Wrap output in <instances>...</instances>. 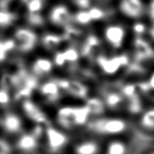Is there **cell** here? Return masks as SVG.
I'll list each match as a JSON object with an SVG mask.
<instances>
[{
  "mask_svg": "<svg viewBox=\"0 0 154 154\" xmlns=\"http://www.w3.org/2000/svg\"><path fill=\"white\" fill-rule=\"evenodd\" d=\"M92 131L101 134H118L126 128V123L120 119H99L89 125Z\"/></svg>",
  "mask_w": 154,
  "mask_h": 154,
  "instance_id": "cell-1",
  "label": "cell"
},
{
  "mask_svg": "<svg viewBox=\"0 0 154 154\" xmlns=\"http://www.w3.org/2000/svg\"><path fill=\"white\" fill-rule=\"evenodd\" d=\"M97 62L104 72L108 75H112L116 72L121 66L128 65L129 60L126 55L122 54L111 59H108L103 56H100L97 58Z\"/></svg>",
  "mask_w": 154,
  "mask_h": 154,
  "instance_id": "cell-2",
  "label": "cell"
},
{
  "mask_svg": "<svg viewBox=\"0 0 154 154\" xmlns=\"http://www.w3.org/2000/svg\"><path fill=\"white\" fill-rule=\"evenodd\" d=\"M18 48L23 52L31 51L34 48L37 41V37L34 32L26 29H20L15 33Z\"/></svg>",
  "mask_w": 154,
  "mask_h": 154,
  "instance_id": "cell-3",
  "label": "cell"
},
{
  "mask_svg": "<svg viewBox=\"0 0 154 154\" xmlns=\"http://www.w3.org/2000/svg\"><path fill=\"white\" fill-rule=\"evenodd\" d=\"M70 18L68 8L63 5H58L54 7L49 14V19L51 23L58 26L68 25Z\"/></svg>",
  "mask_w": 154,
  "mask_h": 154,
  "instance_id": "cell-4",
  "label": "cell"
},
{
  "mask_svg": "<svg viewBox=\"0 0 154 154\" xmlns=\"http://www.w3.org/2000/svg\"><path fill=\"white\" fill-rule=\"evenodd\" d=\"M49 148L52 152H56L64 146L67 142V137L56 129L49 127L46 131Z\"/></svg>",
  "mask_w": 154,
  "mask_h": 154,
  "instance_id": "cell-5",
  "label": "cell"
},
{
  "mask_svg": "<svg viewBox=\"0 0 154 154\" xmlns=\"http://www.w3.org/2000/svg\"><path fill=\"white\" fill-rule=\"evenodd\" d=\"M120 9L128 17L138 18L142 14L143 5L138 0H125L121 2Z\"/></svg>",
  "mask_w": 154,
  "mask_h": 154,
  "instance_id": "cell-6",
  "label": "cell"
},
{
  "mask_svg": "<svg viewBox=\"0 0 154 154\" xmlns=\"http://www.w3.org/2000/svg\"><path fill=\"white\" fill-rule=\"evenodd\" d=\"M125 34V30L120 26H109L105 31L107 41L115 48H119L122 45Z\"/></svg>",
  "mask_w": 154,
  "mask_h": 154,
  "instance_id": "cell-7",
  "label": "cell"
},
{
  "mask_svg": "<svg viewBox=\"0 0 154 154\" xmlns=\"http://www.w3.org/2000/svg\"><path fill=\"white\" fill-rule=\"evenodd\" d=\"M135 47V60L137 62L149 59L153 56L152 47L147 41L141 38H137L134 41Z\"/></svg>",
  "mask_w": 154,
  "mask_h": 154,
  "instance_id": "cell-8",
  "label": "cell"
},
{
  "mask_svg": "<svg viewBox=\"0 0 154 154\" xmlns=\"http://www.w3.org/2000/svg\"><path fill=\"white\" fill-rule=\"evenodd\" d=\"M23 108L27 116L35 121V122L38 123V125L41 123L45 124L48 122L45 115L40 110L39 108L35 103L31 102V101L27 100L24 101Z\"/></svg>",
  "mask_w": 154,
  "mask_h": 154,
  "instance_id": "cell-9",
  "label": "cell"
},
{
  "mask_svg": "<svg viewBox=\"0 0 154 154\" xmlns=\"http://www.w3.org/2000/svg\"><path fill=\"white\" fill-rule=\"evenodd\" d=\"M41 93L47 96L51 101H54L59 98V87L55 81L47 82L40 88Z\"/></svg>",
  "mask_w": 154,
  "mask_h": 154,
  "instance_id": "cell-10",
  "label": "cell"
},
{
  "mask_svg": "<svg viewBox=\"0 0 154 154\" xmlns=\"http://www.w3.org/2000/svg\"><path fill=\"white\" fill-rule=\"evenodd\" d=\"M3 125L8 133H15L21 129V120L16 115L10 114L5 117Z\"/></svg>",
  "mask_w": 154,
  "mask_h": 154,
  "instance_id": "cell-11",
  "label": "cell"
},
{
  "mask_svg": "<svg viewBox=\"0 0 154 154\" xmlns=\"http://www.w3.org/2000/svg\"><path fill=\"white\" fill-rule=\"evenodd\" d=\"M53 65L50 60L45 58L37 59L32 65V72L37 76H43L49 73Z\"/></svg>",
  "mask_w": 154,
  "mask_h": 154,
  "instance_id": "cell-12",
  "label": "cell"
},
{
  "mask_svg": "<svg viewBox=\"0 0 154 154\" xmlns=\"http://www.w3.org/2000/svg\"><path fill=\"white\" fill-rule=\"evenodd\" d=\"M67 91L74 97L84 99L87 95V88L79 81H70Z\"/></svg>",
  "mask_w": 154,
  "mask_h": 154,
  "instance_id": "cell-13",
  "label": "cell"
},
{
  "mask_svg": "<svg viewBox=\"0 0 154 154\" xmlns=\"http://www.w3.org/2000/svg\"><path fill=\"white\" fill-rule=\"evenodd\" d=\"M37 140L32 134H25L19 139L17 143L18 147L25 152L31 151L37 146Z\"/></svg>",
  "mask_w": 154,
  "mask_h": 154,
  "instance_id": "cell-14",
  "label": "cell"
},
{
  "mask_svg": "<svg viewBox=\"0 0 154 154\" xmlns=\"http://www.w3.org/2000/svg\"><path fill=\"white\" fill-rule=\"evenodd\" d=\"M90 114L89 109L87 106L81 108H75L74 111V121L77 125H82L87 122L88 116Z\"/></svg>",
  "mask_w": 154,
  "mask_h": 154,
  "instance_id": "cell-15",
  "label": "cell"
},
{
  "mask_svg": "<svg viewBox=\"0 0 154 154\" xmlns=\"http://www.w3.org/2000/svg\"><path fill=\"white\" fill-rule=\"evenodd\" d=\"M64 39L62 37L54 34H47L43 37V45L46 49L51 50L61 43Z\"/></svg>",
  "mask_w": 154,
  "mask_h": 154,
  "instance_id": "cell-16",
  "label": "cell"
},
{
  "mask_svg": "<svg viewBox=\"0 0 154 154\" xmlns=\"http://www.w3.org/2000/svg\"><path fill=\"white\" fill-rule=\"evenodd\" d=\"M86 106L89 109L90 114H101L104 112L103 103L98 98H91L87 101Z\"/></svg>",
  "mask_w": 154,
  "mask_h": 154,
  "instance_id": "cell-17",
  "label": "cell"
},
{
  "mask_svg": "<svg viewBox=\"0 0 154 154\" xmlns=\"http://www.w3.org/2000/svg\"><path fill=\"white\" fill-rule=\"evenodd\" d=\"M77 154H96L98 146L93 142H87L81 144L76 148Z\"/></svg>",
  "mask_w": 154,
  "mask_h": 154,
  "instance_id": "cell-18",
  "label": "cell"
},
{
  "mask_svg": "<svg viewBox=\"0 0 154 154\" xmlns=\"http://www.w3.org/2000/svg\"><path fill=\"white\" fill-rule=\"evenodd\" d=\"M141 125L149 130H154V109H151L143 115Z\"/></svg>",
  "mask_w": 154,
  "mask_h": 154,
  "instance_id": "cell-19",
  "label": "cell"
},
{
  "mask_svg": "<svg viewBox=\"0 0 154 154\" xmlns=\"http://www.w3.org/2000/svg\"><path fill=\"white\" fill-rule=\"evenodd\" d=\"M16 44L15 41L12 39H8L0 43V60L2 62L5 60L7 52L15 48Z\"/></svg>",
  "mask_w": 154,
  "mask_h": 154,
  "instance_id": "cell-20",
  "label": "cell"
},
{
  "mask_svg": "<svg viewBox=\"0 0 154 154\" xmlns=\"http://www.w3.org/2000/svg\"><path fill=\"white\" fill-rule=\"evenodd\" d=\"M128 109L131 113L137 114L141 110V102L140 97L137 94L128 99Z\"/></svg>",
  "mask_w": 154,
  "mask_h": 154,
  "instance_id": "cell-21",
  "label": "cell"
},
{
  "mask_svg": "<svg viewBox=\"0 0 154 154\" xmlns=\"http://www.w3.org/2000/svg\"><path fill=\"white\" fill-rule=\"evenodd\" d=\"M15 15L6 10H1L0 12V24L2 28L10 25L14 20Z\"/></svg>",
  "mask_w": 154,
  "mask_h": 154,
  "instance_id": "cell-22",
  "label": "cell"
},
{
  "mask_svg": "<svg viewBox=\"0 0 154 154\" xmlns=\"http://www.w3.org/2000/svg\"><path fill=\"white\" fill-rule=\"evenodd\" d=\"M122 100V97L117 93H111L106 96V102L109 108H115Z\"/></svg>",
  "mask_w": 154,
  "mask_h": 154,
  "instance_id": "cell-23",
  "label": "cell"
},
{
  "mask_svg": "<svg viewBox=\"0 0 154 154\" xmlns=\"http://www.w3.org/2000/svg\"><path fill=\"white\" fill-rule=\"evenodd\" d=\"M125 147L122 143L114 141L109 144L108 154H125Z\"/></svg>",
  "mask_w": 154,
  "mask_h": 154,
  "instance_id": "cell-24",
  "label": "cell"
},
{
  "mask_svg": "<svg viewBox=\"0 0 154 154\" xmlns=\"http://www.w3.org/2000/svg\"><path fill=\"white\" fill-rule=\"evenodd\" d=\"M27 21L31 25L33 26H41L44 23L42 16L37 13H30L27 17Z\"/></svg>",
  "mask_w": 154,
  "mask_h": 154,
  "instance_id": "cell-25",
  "label": "cell"
},
{
  "mask_svg": "<svg viewBox=\"0 0 154 154\" xmlns=\"http://www.w3.org/2000/svg\"><path fill=\"white\" fill-rule=\"evenodd\" d=\"M75 19L77 23L81 24H89L92 20L89 12L87 11H80L75 16Z\"/></svg>",
  "mask_w": 154,
  "mask_h": 154,
  "instance_id": "cell-26",
  "label": "cell"
},
{
  "mask_svg": "<svg viewBox=\"0 0 154 154\" xmlns=\"http://www.w3.org/2000/svg\"><path fill=\"white\" fill-rule=\"evenodd\" d=\"M26 2L30 13H37L43 7V2L41 0H32Z\"/></svg>",
  "mask_w": 154,
  "mask_h": 154,
  "instance_id": "cell-27",
  "label": "cell"
},
{
  "mask_svg": "<svg viewBox=\"0 0 154 154\" xmlns=\"http://www.w3.org/2000/svg\"><path fill=\"white\" fill-rule=\"evenodd\" d=\"M63 53H64L66 61L75 62L77 61V60L79 58L78 51L74 48L68 49L64 52H63Z\"/></svg>",
  "mask_w": 154,
  "mask_h": 154,
  "instance_id": "cell-28",
  "label": "cell"
},
{
  "mask_svg": "<svg viewBox=\"0 0 154 154\" xmlns=\"http://www.w3.org/2000/svg\"><path fill=\"white\" fill-rule=\"evenodd\" d=\"M122 93L125 97L128 99L133 97L136 93V86L133 84L126 85L122 88Z\"/></svg>",
  "mask_w": 154,
  "mask_h": 154,
  "instance_id": "cell-29",
  "label": "cell"
},
{
  "mask_svg": "<svg viewBox=\"0 0 154 154\" xmlns=\"http://www.w3.org/2000/svg\"><path fill=\"white\" fill-rule=\"evenodd\" d=\"M89 13L91 16L92 20H100L105 16V13H104L102 10L100 9L97 8H93L89 11Z\"/></svg>",
  "mask_w": 154,
  "mask_h": 154,
  "instance_id": "cell-30",
  "label": "cell"
},
{
  "mask_svg": "<svg viewBox=\"0 0 154 154\" xmlns=\"http://www.w3.org/2000/svg\"><path fill=\"white\" fill-rule=\"evenodd\" d=\"M55 64L58 66H62L66 62V59L64 57V55L63 52H57L55 55V58H54Z\"/></svg>",
  "mask_w": 154,
  "mask_h": 154,
  "instance_id": "cell-31",
  "label": "cell"
},
{
  "mask_svg": "<svg viewBox=\"0 0 154 154\" xmlns=\"http://www.w3.org/2000/svg\"><path fill=\"white\" fill-rule=\"evenodd\" d=\"M86 43L88 45H89L91 48H94V47L97 46L100 44V41L97 37L94 35H90L87 37L86 40Z\"/></svg>",
  "mask_w": 154,
  "mask_h": 154,
  "instance_id": "cell-32",
  "label": "cell"
},
{
  "mask_svg": "<svg viewBox=\"0 0 154 154\" xmlns=\"http://www.w3.org/2000/svg\"><path fill=\"white\" fill-rule=\"evenodd\" d=\"M9 100L10 97L7 91L2 89L0 91V102L2 105H4V104H6L9 102Z\"/></svg>",
  "mask_w": 154,
  "mask_h": 154,
  "instance_id": "cell-33",
  "label": "cell"
},
{
  "mask_svg": "<svg viewBox=\"0 0 154 154\" xmlns=\"http://www.w3.org/2000/svg\"><path fill=\"white\" fill-rule=\"evenodd\" d=\"M57 83V85H58L59 88H61V89H63L64 90H68V87H69L70 85V81H68V80L66 79H58L56 80L55 81Z\"/></svg>",
  "mask_w": 154,
  "mask_h": 154,
  "instance_id": "cell-34",
  "label": "cell"
},
{
  "mask_svg": "<svg viewBox=\"0 0 154 154\" xmlns=\"http://www.w3.org/2000/svg\"><path fill=\"white\" fill-rule=\"evenodd\" d=\"M133 31L137 34H142L145 31V26L143 24L141 23H137L134 24L133 26Z\"/></svg>",
  "mask_w": 154,
  "mask_h": 154,
  "instance_id": "cell-35",
  "label": "cell"
},
{
  "mask_svg": "<svg viewBox=\"0 0 154 154\" xmlns=\"http://www.w3.org/2000/svg\"><path fill=\"white\" fill-rule=\"evenodd\" d=\"M0 148H1V152L5 153H9L11 151V147L8 143L4 141V139L1 140L0 142Z\"/></svg>",
  "mask_w": 154,
  "mask_h": 154,
  "instance_id": "cell-36",
  "label": "cell"
},
{
  "mask_svg": "<svg viewBox=\"0 0 154 154\" xmlns=\"http://www.w3.org/2000/svg\"><path fill=\"white\" fill-rule=\"evenodd\" d=\"M42 133H43V128L40 125H38L34 128L32 134L35 137V138L38 139L41 135H42Z\"/></svg>",
  "mask_w": 154,
  "mask_h": 154,
  "instance_id": "cell-37",
  "label": "cell"
},
{
  "mask_svg": "<svg viewBox=\"0 0 154 154\" xmlns=\"http://www.w3.org/2000/svg\"><path fill=\"white\" fill-rule=\"evenodd\" d=\"M74 3L80 8H87L89 7L91 2L88 1V0H79V1H75Z\"/></svg>",
  "mask_w": 154,
  "mask_h": 154,
  "instance_id": "cell-38",
  "label": "cell"
},
{
  "mask_svg": "<svg viewBox=\"0 0 154 154\" xmlns=\"http://www.w3.org/2000/svg\"><path fill=\"white\" fill-rule=\"evenodd\" d=\"M138 87L143 92H147L148 91H149L151 89L149 82H141V83H139Z\"/></svg>",
  "mask_w": 154,
  "mask_h": 154,
  "instance_id": "cell-39",
  "label": "cell"
},
{
  "mask_svg": "<svg viewBox=\"0 0 154 154\" xmlns=\"http://www.w3.org/2000/svg\"><path fill=\"white\" fill-rule=\"evenodd\" d=\"M148 82H149V84L150 85L151 89H154V72L152 74V75L151 76L149 81Z\"/></svg>",
  "mask_w": 154,
  "mask_h": 154,
  "instance_id": "cell-40",
  "label": "cell"
},
{
  "mask_svg": "<svg viewBox=\"0 0 154 154\" xmlns=\"http://www.w3.org/2000/svg\"><path fill=\"white\" fill-rule=\"evenodd\" d=\"M150 15L151 17L154 19V2H153L150 5Z\"/></svg>",
  "mask_w": 154,
  "mask_h": 154,
  "instance_id": "cell-41",
  "label": "cell"
},
{
  "mask_svg": "<svg viewBox=\"0 0 154 154\" xmlns=\"http://www.w3.org/2000/svg\"><path fill=\"white\" fill-rule=\"evenodd\" d=\"M150 35H151V36H152V37L153 38H154V24H153V26L152 27V29H151Z\"/></svg>",
  "mask_w": 154,
  "mask_h": 154,
  "instance_id": "cell-42",
  "label": "cell"
},
{
  "mask_svg": "<svg viewBox=\"0 0 154 154\" xmlns=\"http://www.w3.org/2000/svg\"><path fill=\"white\" fill-rule=\"evenodd\" d=\"M1 154H8V153H2V152H1Z\"/></svg>",
  "mask_w": 154,
  "mask_h": 154,
  "instance_id": "cell-43",
  "label": "cell"
},
{
  "mask_svg": "<svg viewBox=\"0 0 154 154\" xmlns=\"http://www.w3.org/2000/svg\"><path fill=\"white\" fill-rule=\"evenodd\" d=\"M151 154H154V153H151Z\"/></svg>",
  "mask_w": 154,
  "mask_h": 154,
  "instance_id": "cell-44",
  "label": "cell"
}]
</instances>
